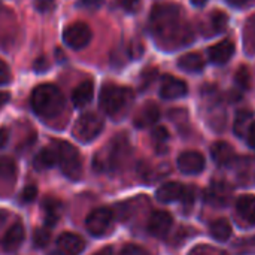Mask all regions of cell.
Wrapping results in <instances>:
<instances>
[{
    "label": "cell",
    "mask_w": 255,
    "mask_h": 255,
    "mask_svg": "<svg viewBox=\"0 0 255 255\" xmlns=\"http://www.w3.org/2000/svg\"><path fill=\"white\" fill-rule=\"evenodd\" d=\"M149 30L158 46L169 51L182 48L194 39L190 24L182 18L181 7L172 3H161L152 7Z\"/></svg>",
    "instance_id": "cell-1"
},
{
    "label": "cell",
    "mask_w": 255,
    "mask_h": 255,
    "mask_svg": "<svg viewBox=\"0 0 255 255\" xmlns=\"http://www.w3.org/2000/svg\"><path fill=\"white\" fill-rule=\"evenodd\" d=\"M31 109L33 112L43 118V120H52L58 117L64 109V96L55 85L51 84H42L36 87L30 97Z\"/></svg>",
    "instance_id": "cell-2"
},
{
    "label": "cell",
    "mask_w": 255,
    "mask_h": 255,
    "mask_svg": "<svg viewBox=\"0 0 255 255\" xmlns=\"http://www.w3.org/2000/svg\"><path fill=\"white\" fill-rule=\"evenodd\" d=\"M99 103L106 115L117 120L127 114L128 108L133 103V93L126 87L106 84L100 91Z\"/></svg>",
    "instance_id": "cell-3"
},
{
    "label": "cell",
    "mask_w": 255,
    "mask_h": 255,
    "mask_svg": "<svg viewBox=\"0 0 255 255\" xmlns=\"http://www.w3.org/2000/svg\"><path fill=\"white\" fill-rule=\"evenodd\" d=\"M54 151L57 152L63 175L70 181H79L84 172L79 151L66 140H54Z\"/></svg>",
    "instance_id": "cell-4"
},
{
    "label": "cell",
    "mask_w": 255,
    "mask_h": 255,
    "mask_svg": "<svg viewBox=\"0 0 255 255\" xmlns=\"http://www.w3.org/2000/svg\"><path fill=\"white\" fill-rule=\"evenodd\" d=\"M128 148L130 146L127 137L124 134H117V137H114L112 142L106 146L105 157L102 155L94 157V167H97L99 170L103 169L115 170L124 160L126 154L128 152Z\"/></svg>",
    "instance_id": "cell-5"
},
{
    "label": "cell",
    "mask_w": 255,
    "mask_h": 255,
    "mask_svg": "<svg viewBox=\"0 0 255 255\" xmlns=\"http://www.w3.org/2000/svg\"><path fill=\"white\" fill-rule=\"evenodd\" d=\"M103 126H105V123L97 114L87 112L76 120L72 133L76 140H79L82 143H90L99 137V134L103 130Z\"/></svg>",
    "instance_id": "cell-6"
},
{
    "label": "cell",
    "mask_w": 255,
    "mask_h": 255,
    "mask_svg": "<svg viewBox=\"0 0 255 255\" xmlns=\"http://www.w3.org/2000/svg\"><path fill=\"white\" fill-rule=\"evenodd\" d=\"M114 227V212L109 208H97L94 209L85 220L87 232L94 238H103L111 233Z\"/></svg>",
    "instance_id": "cell-7"
},
{
    "label": "cell",
    "mask_w": 255,
    "mask_h": 255,
    "mask_svg": "<svg viewBox=\"0 0 255 255\" xmlns=\"http://www.w3.org/2000/svg\"><path fill=\"white\" fill-rule=\"evenodd\" d=\"M91 37H93L91 28L88 27V24L81 22V21L67 25L63 31V40L72 49L85 48L90 43Z\"/></svg>",
    "instance_id": "cell-8"
},
{
    "label": "cell",
    "mask_w": 255,
    "mask_h": 255,
    "mask_svg": "<svg viewBox=\"0 0 255 255\" xmlns=\"http://www.w3.org/2000/svg\"><path fill=\"white\" fill-rule=\"evenodd\" d=\"M173 226V218L166 211H155L148 220V233L154 238H166Z\"/></svg>",
    "instance_id": "cell-9"
},
{
    "label": "cell",
    "mask_w": 255,
    "mask_h": 255,
    "mask_svg": "<svg viewBox=\"0 0 255 255\" xmlns=\"http://www.w3.org/2000/svg\"><path fill=\"white\" fill-rule=\"evenodd\" d=\"M205 166H206V160L197 151H185L178 157V167L185 175L202 173Z\"/></svg>",
    "instance_id": "cell-10"
},
{
    "label": "cell",
    "mask_w": 255,
    "mask_h": 255,
    "mask_svg": "<svg viewBox=\"0 0 255 255\" xmlns=\"http://www.w3.org/2000/svg\"><path fill=\"white\" fill-rule=\"evenodd\" d=\"M18 167L13 158L10 157H0V196L7 194L13 190L16 181Z\"/></svg>",
    "instance_id": "cell-11"
},
{
    "label": "cell",
    "mask_w": 255,
    "mask_h": 255,
    "mask_svg": "<svg viewBox=\"0 0 255 255\" xmlns=\"http://www.w3.org/2000/svg\"><path fill=\"white\" fill-rule=\"evenodd\" d=\"M188 87L182 79H178L175 76L166 75L161 79V87H160V96L166 100H175L187 96Z\"/></svg>",
    "instance_id": "cell-12"
},
{
    "label": "cell",
    "mask_w": 255,
    "mask_h": 255,
    "mask_svg": "<svg viewBox=\"0 0 255 255\" xmlns=\"http://www.w3.org/2000/svg\"><path fill=\"white\" fill-rule=\"evenodd\" d=\"M57 250L63 255H79L85 250V241L76 233L66 232L57 239Z\"/></svg>",
    "instance_id": "cell-13"
},
{
    "label": "cell",
    "mask_w": 255,
    "mask_h": 255,
    "mask_svg": "<svg viewBox=\"0 0 255 255\" xmlns=\"http://www.w3.org/2000/svg\"><path fill=\"white\" fill-rule=\"evenodd\" d=\"M24 239H25V229H24V226L19 221H16L3 235V238L0 241V245L3 248V251L13 253V251H16L22 245Z\"/></svg>",
    "instance_id": "cell-14"
},
{
    "label": "cell",
    "mask_w": 255,
    "mask_h": 255,
    "mask_svg": "<svg viewBox=\"0 0 255 255\" xmlns=\"http://www.w3.org/2000/svg\"><path fill=\"white\" fill-rule=\"evenodd\" d=\"M185 191L187 188L179 182H166L157 190L155 197L161 203H172V202L182 200L185 196Z\"/></svg>",
    "instance_id": "cell-15"
},
{
    "label": "cell",
    "mask_w": 255,
    "mask_h": 255,
    "mask_svg": "<svg viewBox=\"0 0 255 255\" xmlns=\"http://www.w3.org/2000/svg\"><path fill=\"white\" fill-rule=\"evenodd\" d=\"M160 118V109L154 102L145 103L134 117V126L137 128H146L154 126Z\"/></svg>",
    "instance_id": "cell-16"
},
{
    "label": "cell",
    "mask_w": 255,
    "mask_h": 255,
    "mask_svg": "<svg viewBox=\"0 0 255 255\" xmlns=\"http://www.w3.org/2000/svg\"><path fill=\"white\" fill-rule=\"evenodd\" d=\"M235 54V43L232 40H221L220 43L209 48L208 55L214 64H226Z\"/></svg>",
    "instance_id": "cell-17"
},
{
    "label": "cell",
    "mask_w": 255,
    "mask_h": 255,
    "mask_svg": "<svg viewBox=\"0 0 255 255\" xmlns=\"http://www.w3.org/2000/svg\"><path fill=\"white\" fill-rule=\"evenodd\" d=\"M232 188L227 182H214L206 191V200L215 206H224L230 200Z\"/></svg>",
    "instance_id": "cell-18"
},
{
    "label": "cell",
    "mask_w": 255,
    "mask_h": 255,
    "mask_svg": "<svg viewBox=\"0 0 255 255\" xmlns=\"http://www.w3.org/2000/svg\"><path fill=\"white\" fill-rule=\"evenodd\" d=\"M94 97V85L91 81H84L81 82L73 91H72V103L75 108L81 109L85 108L88 103H91Z\"/></svg>",
    "instance_id": "cell-19"
},
{
    "label": "cell",
    "mask_w": 255,
    "mask_h": 255,
    "mask_svg": "<svg viewBox=\"0 0 255 255\" xmlns=\"http://www.w3.org/2000/svg\"><path fill=\"white\" fill-rule=\"evenodd\" d=\"M211 155L218 166H229L235 160V149L227 142H215L211 148Z\"/></svg>",
    "instance_id": "cell-20"
},
{
    "label": "cell",
    "mask_w": 255,
    "mask_h": 255,
    "mask_svg": "<svg viewBox=\"0 0 255 255\" xmlns=\"http://www.w3.org/2000/svg\"><path fill=\"white\" fill-rule=\"evenodd\" d=\"M42 211H43L46 227H52L57 224V221L60 220V217L63 214V205L60 200H57L54 197H46L42 202Z\"/></svg>",
    "instance_id": "cell-21"
},
{
    "label": "cell",
    "mask_w": 255,
    "mask_h": 255,
    "mask_svg": "<svg viewBox=\"0 0 255 255\" xmlns=\"http://www.w3.org/2000/svg\"><path fill=\"white\" fill-rule=\"evenodd\" d=\"M236 211L242 220H245L248 224L255 226V196L247 194L239 197L236 202Z\"/></svg>",
    "instance_id": "cell-22"
},
{
    "label": "cell",
    "mask_w": 255,
    "mask_h": 255,
    "mask_svg": "<svg viewBox=\"0 0 255 255\" xmlns=\"http://www.w3.org/2000/svg\"><path fill=\"white\" fill-rule=\"evenodd\" d=\"M57 163H58L57 152L52 148H43V149H40L36 154V157L33 160V167L36 170L42 172V170H46V169L54 167Z\"/></svg>",
    "instance_id": "cell-23"
},
{
    "label": "cell",
    "mask_w": 255,
    "mask_h": 255,
    "mask_svg": "<svg viewBox=\"0 0 255 255\" xmlns=\"http://www.w3.org/2000/svg\"><path fill=\"white\" fill-rule=\"evenodd\" d=\"M178 66L185 70V72H191V73H197V72H202L203 67H205V60L202 58L200 54L197 52H190V54H185L182 55L179 60H178Z\"/></svg>",
    "instance_id": "cell-24"
},
{
    "label": "cell",
    "mask_w": 255,
    "mask_h": 255,
    "mask_svg": "<svg viewBox=\"0 0 255 255\" xmlns=\"http://www.w3.org/2000/svg\"><path fill=\"white\" fill-rule=\"evenodd\" d=\"M211 236L218 242H226L232 238V226L226 218H218L209 226Z\"/></svg>",
    "instance_id": "cell-25"
},
{
    "label": "cell",
    "mask_w": 255,
    "mask_h": 255,
    "mask_svg": "<svg viewBox=\"0 0 255 255\" xmlns=\"http://www.w3.org/2000/svg\"><path fill=\"white\" fill-rule=\"evenodd\" d=\"M253 118H254V114H253L251 111H248V109H242V111L238 112L233 128H235V133H236L239 137H244V136L247 134L250 126L254 123Z\"/></svg>",
    "instance_id": "cell-26"
},
{
    "label": "cell",
    "mask_w": 255,
    "mask_h": 255,
    "mask_svg": "<svg viewBox=\"0 0 255 255\" xmlns=\"http://www.w3.org/2000/svg\"><path fill=\"white\" fill-rule=\"evenodd\" d=\"M244 45L250 55L255 54V15L251 16L244 28Z\"/></svg>",
    "instance_id": "cell-27"
},
{
    "label": "cell",
    "mask_w": 255,
    "mask_h": 255,
    "mask_svg": "<svg viewBox=\"0 0 255 255\" xmlns=\"http://www.w3.org/2000/svg\"><path fill=\"white\" fill-rule=\"evenodd\" d=\"M227 22H229V18L224 12L221 10H215L212 12V15L209 16V24H211V30L209 33H220V31H224L226 27H227Z\"/></svg>",
    "instance_id": "cell-28"
},
{
    "label": "cell",
    "mask_w": 255,
    "mask_h": 255,
    "mask_svg": "<svg viewBox=\"0 0 255 255\" xmlns=\"http://www.w3.org/2000/svg\"><path fill=\"white\" fill-rule=\"evenodd\" d=\"M49 242H51L49 227H40V229L34 230V235H33V245H34V248L43 250V248H46L49 245Z\"/></svg>",
    "instance_id": "cell-29"
},
{
    "label": "cell",
    "mask_w": 255,
    "mask_h": 255,
    "mask_svg": "<svg viewBox=\"0 0 255 255\" xmlns=\"http://www.w3.org/2000/svg\"><path fill=\"white\" fill-rule=\"evenodd\" d=\"M236 84L242 88V90H248L251 87V73L248 70V67H241L236 73Z\"/></svg>",
    "instance_id": "cell-30"
},
{
    "label": "cell",
    "mask_w": 255,
    "mask_h": 255,
    "mask_svg": "<svg viewBox=\"0 0 255 255\" xmlns=\"http://www.w3.org/2000/svg\"><path fill=\"white\" fill-rule=\"evenodd\" d=\"M188 255H227L224 251L218 250V248H214V247H209V245H199L196 247L194 250L190 251Z\"/></svg>",
    "instance_id": "cell-31"
},
{
    "label": "cell",
    "mask_w": 255,
    "mask_h": 255,
    "mask_svg": "<svg viewBox=\"0 0 255 255\" xmlns=\"http://www.w3.org/2000/svg\"><path fill=\"white\" fill-rule=\"evenodd\" d=\"M36 197H37V188L34 185H27L19 196V203H24V205L33 203Z\"/></svg>",
    "instance_id": "cell-32"
},
{
    "label": "cell",
    "mask_w": 255,
    "mask_h": 255,
    "mask_svg": "<svg viewBox=\"0 0 255 255\" xmlns=\"http://www.w3.org/2000/svg\"><path fill=\"white\" fill-rule=\"evenodd\" d=\"M152 136V140L157 143V145H164L169 139V131L164 128V127H155L151 133Z\"/></svg>",
    "instance_id": "cell-33"
},
{
    "label": "cell",
    "mask_w": 255,
    "mask_h": 255,
    "mask_svg": "<svg viewBox=\"0 0 255 255\" xmlns=\"http://www.w3.org/2000/svg\"><path fill=\"white\" fill-rule=\"evenodd\" d=\"M120 4L121 7L128 12V13H134L139 10L140 7V0H120Z\"/></svg>",
    "instance_id": "cell-34"
},
{
    "label": "cell",
    "mask_w": 255,
    "mask_h": 255,
    "mask_svg": "<svg viewBox=\"0 0 255 255\" xmlns=\"http://www.w3.org/2000/svg\"><path fill=\"white\" fill-rule=\"evenodd\" d=\"M10 81V70L9 66L0 58V85H4Z\"/></svg>",
    "instance_id": "cell-35"
},
{
    "label": "cell",
    "mask_w": 255,
    "mask_h": 255,
    "mask_svg": "<svg viewBox=\"0 0 255 255\" xmlns=\"http://www.w3.org/2000/svg\"><path fill=\"white\" fill-rule=\"evenodd\" d=\"M121 255H149L143 248L137 245H126L121 251Z\"/></svg>",
    "instance_id": "cell-36"
},
{
    "label": "cell",
    "mask_w": 255,
    "mask_h": 255,
    "mask_svg": "<svg viewBox=\"0 0 255 255\" xmlns=\"http://www.w3.org/2000/svg\"><path fill=\"white\" fill-rule=\"evenodd\" d=\"M54 1L55 0H36L34 6H36V9L39 12H46V10H49L54 6Z\"/></svg>",
    "instance_id": "cell-37"
},
{
    "label": "cell",
    "mask_w": 255,
    "mask_h": 255,
    "mask_svg": "<svg viewBox=\"0 0 255 255\" xmlns=\"http://www.w3.org/2000/svg\"><path fill=\"white\" fill-rule=\"evenodd\" d=\"M155 75H157V70H155V69H148V70L143 73V84H142V88L148 87V85L152 82V79L155 78Z\"/></svg>",
    "instance_id": "cell-38"
},
{
    "label": "cell",
    "mask_w": 255,
    "mask_h": 255,
    "mask_svg": "<svg viewBox=\"0 0 255 255\" xmlns=\"http://www.w3.org/2000/svg\"><path fill=\"white\" fill-rule=\"evenodd\" d=\"M247 142L253 149H255V121L250 126V128L247 131Z\"/></svg>",
    "instance_id": "cell-39"
},
{
    "label": "cell",
    "mask_w": 255,
    "mask_h": 255,
    "mask_svg": "<svg viewBox=\"0 0 255 255\" xmlns=\"http://www.w3.org/2000/svg\"><path fill=\"white\" fill-rule=\"evenodd\" d=\"M48 67H49V63L46 61L45 57L37 58V61L34 63V70L36 72H45V70H48Z\"/></svg>",
    "instance_id": "cell-40"
},
{
    "label": "cell",
    "mask_w": 255,
    "mask_h": 255,
    "mask_svg": "<svg viewBox=\"0 0 255 255\" xmlns=\"http://www.w3.org/2000/svg\"><path fill=\"white\" fill-rule=\"evenodd\" d=\"M7 140H9V131H7V128L1 127L0 128V149H3L6 146Z\"/></svg>",
    "instance_id": "cell-41"
},
{
    "label": "cell",
    "mask_w": 255,
    "mask_h": 255,
    "mask_svg": "<svg viewBox=\"0 0 255 255\" xmlns=\"http://www.w3.org/2000/svg\"><path fill=\"white\" fill-rule=\"evenodd\" d=\"M130 52L133 57H139L142 52H143V46L140 43H131V48H130Z\"/></svg>",
    "instance_id": "cell-42"
},
{
    "label": "cell",
    "mask_w": 255,
    "mask_h": 255,
    "mask_svg": "<svg viewBox=\"0 0 255 255\" xmlns=\"http://www.w3.org/2000/svg\"><path fill=\"white\" fill-rule=\"evenodd\" d=\"M82 1V4H85V6H88V7H97V6H100L105 0H81Z\"/></svg>",
    "instance_id": "cell-43"
},
{
    "label": "cell",
    "mask_w": 255,
    "mask_h": 255,
    "mask_svg": "<svg viewBox=\"0 0 255 255\" xmlns=\"http://www.w3.org/2000/svg\"><path fill=\"white\" fill-rule=\"evenodd\" d=\"M93 255H114V250L111 247H106V248H102L100 251H97L96 254Z\"/></svg>",
    "instance_id": "cell-44"
},
{
    "label": "cell",
    "mask_w": 255,
    "mask_h": 255,
    "mask_svg": "<svg viewBox=\"0 0 255 255\" xmlns=\"http://www.w3.org/2000/svg\"><path fill=\"white\" fill-rule=\"evenodd\" d=\"M230 4H233V6H242V4H245V3H248L250 0H227Z\"/></svg>",
    "instance_id": "cell-45"
},
{
    "label": "cell",
    "mask_w": 255,
    "mask_h": 255,
    "mask_svg": "<svg viewBox=\"0 0 255 255\" xmlns=\"http://www.w3.org/2000/svg\"><path fill=\"white\" fill-rule=\"evenodd\" d=\"M6 218H7V214H6V212H3V211H0V227L4 224Z\"/></svg>",
    "instance_id": "cell-46"
},
{
    "label": "cell",
    "mask_w": 255,
    "mask_h": 255,
    "mask_svg": "<svg viewBox=\"0 0 255 255\" xmlns=\"http://www.w3.org/2000/svg\"><path fill=\"white\" fill-rule=\"evenodd\" d=\"M206 1H208V0H191V3L196 4V6H203Z\"/></svg>",
    "instance_id": "cell-47"
},
{
    "label": "cell",
    "mask_w": 255,
    "mask_h": 255,
    "mask_svg": "<svg viewBox=\"0 0 255 255\" xmlns=\"http://www.w3.org/2000/svg\"><path fill=\"white\" fill-rule=\"evenodd\" d=\"M51 255H63V254H61V253H60V254H57V253H52Z\"/></svg>",
    "instance_id": "cell-48"
}]
</instances>
